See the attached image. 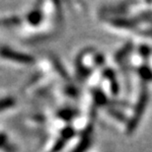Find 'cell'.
I'll return each instance as SVG.
<instances>
[{
	"instance_id": "6da1fadb",
	"label": "cell",
	"mask_w": 152,
	"mask_h": 152,
	"mask_svg": "<svg viewBox=\"0 0 152 152\" xmlns=\"http://www.w3.org/2000/svg\"><path fill=\"white\" fill-rule=\"evenodd\" d=\"M37 59L32 53L9 44H0V66L11 70H26L34 67Z\"/></svg>"
},
{
	"instance_id": "7a4b0ae2",
	"label": "cell",
	"mask_w": 152,
	"mask_h": 152,
	"mask_svg": "<svg viewBox=\"0 0 152 152\" xmlns=\"http://www.w3.org/2000/svg\"><path fill=\"white\" fill-rule=\"evenodd\" d=\"M21 110L18 95L9 91H0V118L16 115Z\"/></svg>"
},
{
	"instance_id": "3957f363",
	"label": "cell",
	"mask_w": 152,
	"mask_h": 152,
	"mask_svg": "<svg viewBox=\"0 0 152 152\" xmlns=\"http://www.w3.org/2000/svg\"><path fill=\"white\" fill-rule=\"evenodd\" d=\"M0 152H21L19 145L7 130L0 126Z\"/></svg>"
}]
</instances>
